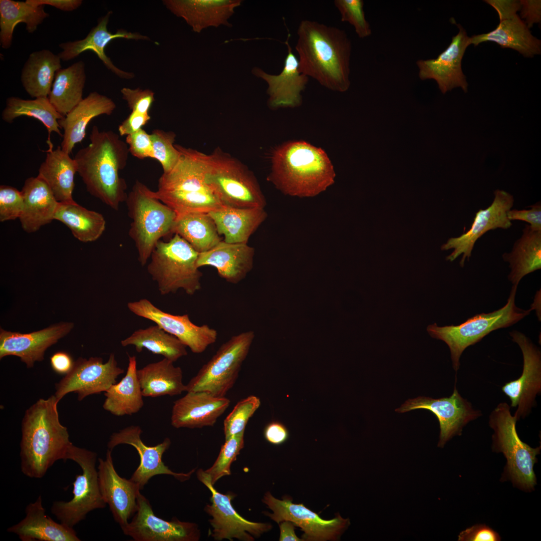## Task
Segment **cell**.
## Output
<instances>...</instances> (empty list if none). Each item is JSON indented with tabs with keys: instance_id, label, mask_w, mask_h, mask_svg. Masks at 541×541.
<instances>
[{
	"instance_id": "obj_37",
	"label": "cell",
	"mask_w": 541,
	"mask_h": 541,
	"mask_svg": "<svg viewBox=\"0 0 541 541\" xmlns=\"http://www.w3.org/2000/svg\"><path fill=\"white\" fill-rule=\"evenodd\" d=\"M163 358L137 369V374L144 397H157L178 395L186 391L180 367Z\"/></svg>"
},
{
	"instance_id": "obj_53",
	"label": "cell",
	"mask_w": 541,
	"mask_h": 541,
	"mask_svg": "<svg viewBox=\"0 0 541 541\" xmlns=\"http://www.w3.org/2000/svg\"><path fill=\"white\" fill-rule=\"evenodd\" d=\"M499 534L485 524H477L466 528L458 536L459 541H499Z\"/></svg>"
},
{
	"instance_id": "obj_7",
	"label": "cell",
	"mask_w": 541,
	"mask_h": 541,
	"mask_svg": "<svg viewBox=\"0 0 541 541\" xmlns=\"http://www.w3.org/2000/svg\"><path fill=\"white\" fill-rule=\"evenodd\" d=\"M517 421L506 402L500 403L492 411L489 417V425L493 430L492 449L502 453L507 461L501 479L510 480L523 491H531L536 484L533 466L541 447L532 448L520 440Z\"/></svg>"
},
{
	"instance_id": "obj_16",
	"label": "cell",
	"mask_w": 541,
	"mask_h": 541,
	"mask_svg": "<svg viewBox=\"0 0 541 541\" xmlns=\"http://www.w3.org/2000/svg\"><path fill=\"white\" fill-rule=\"evenodd\" d=\"M124 373L113 353L106 363L101 357H80L70 372L56 384L54 396L59 402L66 394L74 392L81 401L89 395L106 392Z\"/></svg>"
},
{
	"instance_id": "obj_36",
	"label": "cell",
	"mask_w": 541,
	"mask_h": 541,
	"mask_svg": "<svg viewBox=\"0 0 541 541\" xmlns=\"http://www.w3.org/2000/svg\"><path fill=\"white\" fill-rule=\"evenodd\" d=\"M61 61L58 54L47 49L29 55L22 69L21 81L30 96L34 99L49 97L56 73L62 69Z\"/></svg>"
},
{
	"instance_id": "obj_58",
	"label": "cell",
	"mask_w": 541,
	"mask_h": 541,
	"mask_svg": "<svg viewBox=\"0 0 541 541\" xmlns=\"http://www.w3.org/2000/svg\"><path fill=\"white\" fill-rule=\"evenodd\" d=\"M74 362L72 357L65 352H58L50 358L53 370L59 374L66 375L72 370Z\"/></svg>"
},
{
	"instance_id": "obj_55",
	"label": "cell",
	"mask_w": 541,
	"mask_h": 541,
	"mask_svg": "<svg viewBox=\"0 0 541 541\" xmlns=\"http://www.w3.org/2000/svg\"><path fill=\"white\" fill-rule=\"evenodd\" d=\"M149 114H142L132 111L128 116L119 125L120 136H127L142 128L150 120Z\"/></svg>"
},
{
	"instance_id": "obj_38",
	"label": "cell",
	"mask_w": 541,
	"mask_h": 541,
	"mask_svg": "<svg viewBox=\"0 0 541 541\" xmlns=\"http://www.w3.org/2000/svg\"><path fill=\"white\" fill-rule=\"evenodd\" d=\"M137 360L129 356L127 372L118 383L105 392L103 408L117 416L131 415L144 406L143 396L137 374Z\"/></svg>"
},
{
	"instance_id": "obj_21",
	"label": "cell",
	"mask_w": 541,
	"mask_h": 541,
	"mask_svg": "<svg viewBox=\"0 0 541 541\" xmlns=\"http://www.w3.org/2000/svg\"><path fill=\"white\" fill-rule=\"evenodd\" d=\"M137 509L130 522L122 530L135 541H197L200 537L198 525L176 518L166 520L158 517L141 492Z\"/></svg>"
},
{
	"instance_id": "obj_34",
	"label": "cell",
	"mask_w": 541,
	"mask_h": 541,
	"mask_svg": "<svg viewBox=\"0 0 541 541\" xmlns=\"http://www.w3.org/2000/svg\"><path fill=\"white\" fill-rule=\"evenodd\" d=\"M218 234L227 243H247L250 236L264 221L267 214L264 208H236L223 206L208 212Z\"/></svg>"
},
{
	"instance_id": "obj_2",
	"label": "cell",
	"mask_w": 541,
	"mask_h": 541,
	"mask_svg": "<svg viewBox=\"0 0 541 541\" xmlns=\"http://www.w3.org/2000/svg\"><path fill=\"white\" fill-rule=\"evenodd\" d=\"M90 143L80 149L74 160L77 172L87 191L114 210L125 201L127 184L119 175L126 166L129 150L120 135L112 131H101L93 126Z\"/></svg>"
},
{
	"instance_id": "obj_48",
	"label": "cell",
	"mask_w": 541,
	"mask_h": 541,
	"mask_svg": "<svg viewBox=\"0 0 541 541\" xmlns=\"http://www.w3.org/2000/svg\"><path fill=\"white\" fill-rule=\"evenodd\" d=\"M244 433H241L225 440L213 464L205 470L209 476L212 485L223 476L230 475L231 464L244 447Z\"/></svg>"
},
{
	"instance_id": "obj_43",
	"label": "cell",
	"mask_w": 541,
	"mask_h": 541,
	"mask_svg": "<svg viewBox=\"0 0 541 541\" xmlns=\"http://www.w3.org/2000/svg\"><path fill=\"white\" fill-rule=\"evenodd\" d=\"M121 344L123 347L133 346L138 353L146 349L173 362L187 355L186 347L183 343L157 325L135 331L122 340Z\"/></svg>"
},
{
	"instance_id": "obj_13",
	"label": "cell",
	"mask_w": 541,
	"mask_h": 541,
	"mask_svg": "<svg viewBox=\"0 0 541 541\" xmlns=\"http://www.w3.org/2000/svg\"><path fill=\"white\" fill-rule=\"evenodd\" d=\"M198 480L211 492V504H207L205 511L211 516L209 522L212 527L211 536L215 540L233 538L242 541H253L272 528L267 523L249 521L240 515L232 506L231 501L235 497L232 493L222 494L212 484L209 476L202 469L197 471Z\"/></svg>"
},
{
	"instance_id": "obj_32",
	"label": "cell",
	"mask_w": 541,
	"mask_h": 541,
	"mask_svg": "<svg viewBox=\"0 0 541 541\" xmlns=\"http://www.w3.org/2000/svg\"><path fill=\"white\" fill-rule=\"evenodd\" d=\"M25 512L22 520L7 529L8 532L17 534L22 540H81L73 528L58 523L46 514L41 495L27 506Z\"/></svg>"
},
{
	"instance_id": "obj_51",
	"label": "cell",
	"mask_w": 541,
	"mask_h": 541,
	"mask_svg": "<svg viewBox=\"0 0 541 541\" xmlns=\"http://www.w3.org/2000/svg\"><path fill=\"white\" fill-rule=\"evenodd\" d=\"M121 93L123 99L127 102L132 111L149 114V111L155 100L153 91L139 88L135 89L123 88L121 90Z\"/></svg>"
},
{
	"instance_id": "obj_47",
	"label": "cell",
	"mask_w": 541,
	"mask_h": 541,
	"mask_svg": "<svg viewBox=\"0 0 541 541\" xmlns=\"http://www.w3.org/2000/svg\"><path fill=\"white\" fill-rule=\"evenodd\" d=\"M259 398L249 396L239 401L223 421L225 439L244 432L249 419L260 406Z\"/></svg>"
},
{
	"instance_id": "obj_59",
	"label": "cell",
	"mask_w": 541,
	"mask_h": 541,
	"mask_svg": "<svg viewBox=\"0 0 541 541\" xmlns=\"http://www.w3.org/2000/svg\"><path fill=\"white\" fill-rule=\"evenodd\" d=\"M26 2L36 6H51L64 12L76 10L83 3L82 0H26Z\"/></svg>"
},
{
	"instance_id": "obj_29",
	"label": "cell",
	"mask_w": 541,
	"mask_h": 541,
	"mask_svg": "<svg viewBox=\"0 0 541 541\" xmlns=\"http://www.w3.org/2000/svg\"><path fill=\"white\" fill-rule=\"evenodd\" d=\"M240 0H165L164 6L174 15L183 18L196 33L209 27H229V18Z\"/></svg>"
},
{
	"instance_id": "obj_28",
	"label": "cell",
	"mask_w": 541,
	"mask_h": 541,
	"mask_svg": "<svg viewBox=\"0 0 541 541\" xmlns=\"http://www.w3.org/2000/svg\"><path fill=\"white\" fill-rule=\"evenodd\" d=\"M111 14L112 12L109 11L104 17L100 18L96 26L91 30L84 39L59 44V46L62 51L58 53V55L61 60L63 61H70L85 51H93L104 65L114 74L123 79L133 78L135 76L133 73L120 70L113 64L110 58L106 55L105 48L112 40L118 38L135 40H146L149 39L146 36L123 30H118L115 34L111 33L107 29Z\"/></svg>"
},
{
	"instance_id": "obj_22",
	"label": "cell",
	"mask_w": 541,
	"mask_h": 541,
	"mask_svg": "<svg viewBox=\"0 0 541 541\" xmlns=\"http://www.w3.org/2000/svg\"><path fill=\"white\" fill-rule=\"evenodd\" d=\"M142 430L138 425H131L118 432L113 433L107 444L108 449L120 444H128L134 447L139 457V465L130 478L142 490L152 477L158 475L173 476L180 481L189 479L194 472L193 469L188 473H177L172 471L162 461L164 452L171 445L170 439L166 437L159 444L153 446L146 445L141 438Z\"/></svg>"
},
{
	"instance_id": "obj_3",
	"label": "cell",
	"mask_w": 541,
	"mask_h": 541,
	"mask_svg": "<svg viewBox=\"0 0 541 541\" xmlns=\"http://www.w3.org/2000/svg\"><path fill=\"white\" fill-rule=\"evenodd\" d=\"M54 395L40 399L25 412L22 422L21 468L26 476L41 478L57 460H67L74 445L61 424Z\"/></svg>"
},
{
	"instance_id": "obj_9",
	"label": "cell",
	"mask_w": 541,
	"mask_h": 541,
	"mask_svg": "<svg viewBox=\"0 0 541 541\" xmlns=\"http://www.w3.org/2000/svg\"><path fill=\"white\" fill-rule=\"evenodd\" d=\"M204 180L224 206L264 208L266 205L253 174L220 149L207 154Z\"/></svg>"
},
{
	"instance_id": "obj_56",
	"label": "cell",
	"mask_w": 541,
	"mask_h": 541,
	"mask_svg": "<svg viewBox=\"0 0 541 541\" xmlns=\"http://www.w3.org/2000/svg\"><path fill=\"white\" fill-rule=\"evenodd\" d=\"M521 7V19L524 20V22L528 29L532 27L534 24L539 23L541 20V1L540 0L520 1Z\"/></svg>"
},
{
	"instance_id": "obj_23",
	"label": "cell",
	"mask_w": 541,
	"mask_h": 541,
	"mask_svg": "<svg viewBox=\"0 0 541 541\" xmlns=\"http://www.w3.org/2000/svg\"><path fill=\"white\" fill-rule=\"evenodd\" d=\"M458 34L452 37L447 48L435 59L419 60L416 64L418 76L422 80H434L441 92L445 94L456 87L467 92L468 83L464 75L461 63L466 48L470 44V37L460 25Z\"/></svg>"
},
{
	"instance_id": "obj_24",
	"label": "cell",
	"mask_w": 541,
	"mask_h": 541,
	"mask_svg": "<svg viewBox=\"0 0 541 541\" xmlns=\"http://www.w3.org/2000/svg\"><path fill=\"white\" fill-rule=\"evenodd\" d=\"M97 468L102 497L108 504L114 520L122 530L137 509L139 486L130 479L121 477L113 464L112 451L108 449L105 459L99 458Z\"/></svg>"
},
{
	"instance_id": "obj_41",
	"label": "cell",
	"mask_w": 541,
	"mask_h": 541,
	"mask_svg": "<svg viewBox=\"0 0 541 541\" xmlns=\"http://www.w3.org/2000/svg\"><path fill=\"white\" fill-rule=\"evenodd\" d=\"M45 6H33L25 2L0 0V44L4 49L12 45L13 33L17 24L26 25L27 31L34 33L38 27L49 17Z\"/></svg>"
},
{
	"instance_id": "obj_35",
	"label": "cell",
	"mask_w": 541,
	"mask_h": 541,
	"mask_svg": "<svg viewBox=\"0 0 541 541\" xmlns=\"http://www.w3.org/2000/svg\"><path fill=\"white\" fill-rule=\"evenodd\" d=\"M47 142L49 150L37 176L47 184L58 202L73 201L72 193L77 172L76 161L61 146L53 150L52 142Z\"/></svg>"
},
{
	"instance_id": "obj_31",
	"label": "cell",
	"mask_w": 541,
	"mask_h": 541,
	"mask_svg": "<svg viewBox=\"0 0 541 541\" xmlns=\"http://www.w3.org/2000/svg\"><path fill=\"white\" fill-rule=\"evenodd\" d=\"M116 107L112 99L97 92L90 93L58 121L60 128L64 130L62 149L70 154L75 145L84 139L90 121L102 115H111Z\"/></svg>"
},
{
	"instance_id": "obj_19",
	"label": "cell",
	"mask_w": 541,
	"mask_h": 541,
	"mask_svg": "<svg viewBox=\"0 0 541 541\" xmlns=\"http://www.w3.org/2000/svg\"><path fill=\"white\" fill-rule=\"evenodd\" d=\"M127 307L134 315L154 322L176 337L193 353L203 352L216 341V330L207 325L193 323L188 314L175 315L164 312L147 299L128 302Z\"/></svg>"
},
{
	"instance_id": "obj_14",
	"label": "cell",
	"mask_w": 541,
	"mask_h": 541,
	"mask_svg": "<svg viewBox=\"0 0 541 541\" xmlns=\"http://www.w3.org/2000/svg\"><path fill=\"white\" fill-rule=\"evenodd\" d=\"M497 12L499 19L496 28L487 33L470 37V44L477 46L485 42H492L502 48L513 49L526 58L541 53L540 40L531 33L524 21L517 14L521 7L520 1H484Z\"/></svg>"
},
{
	"instance_id": "obj_42",
	"label": "cell",
	"mask_w": 541,
	"mask_h": 541,
	"mask_svg": "<svg viewBox=\"0 0 541 541\" xmlns=\"http://www.w3.org/2000/svg\"><path fill=\"white\" fill-rule=\"evenodd\" d=\"M54 219L65 224L79 240L92 242L104 232L106 221L100 213L89 210L76 203L59 202Z\"/></svg>"
},
{
	"instance_id": "obj_27",
	"label": "cell",
	"mask_w": 541,
	"mask_h": 541,
	"mask_svg": "<svg viewBox=\"0 0 541 541\" xmlns=\"http://www.w3.org/2000/svg\"><path fill=\"white\" fill-rule=\"evenodd\" d=\"M230 403L225 397H215L207 392H187L174 402L171 424L176 428L213 426Z\"/></svg>"
},
{
	"instance_id": "obj_52",
	"label": "cell",
	"mask_w": 541,
	"mask_h": 541,
	"mask_svg": "<svg viewBox=\"0 0 541 541\" xmlns=\"http://www.w3.org/2000/svg\"><path fill=\"white\" fill-rule=\"evenodd\" d=\"M125 142L134 157L140 159L154 158L151 135L143 128L126 136Z\"/></svg>"
},
{
	"instance_id": "obj_57",
	"label": "cell",
	"mask_w": 541,
	"mask_h": 541,
	"mask_svg": "<svg viewBox=\"0 0 541 541\" xmlns=\"http://www.w3.org/2000/svg\"><path fill=\"white\" fill-rule=\"evenodd\" d=\"M263 435L267 442L276 445L285 443L289 437V432L287 427L277 421H272L266 425Z\"/></svg>"
},
{
	"instance_id": "obj_45",
	"label": "cell",
	"mask_w": 541,
	"mask_h": 541,
	"mask_svg": "<svg viewBox=\"0 0 541 541\" xmlns=\"http://www.w3.org/2000/svg\"><path fill=\"white\" fill-rule=\"evenodd\" d=\"M24 116L34 118L44 125L49 134L47 141H51L53 132L63 137L58 121L64 116L57 112L48 97L30 100L14 96L8 98L2 113L3 120L12 123L16 118Z\"/></svg>"
},
{
	"instance_id": "obj_50",
	"label": "cell",
	"mask_w": 541,
	"mask_h": 541,
	"mask_svg": "<svg viewBox=\"0 0 541 541\" xmlns=\"http://www.w3.org/2000/svg\"><path fill=\"white\" fill-rule=\"evenodd\" d=\"M24 207V199L21 191L8 185L0 186V221L15 220L20 218Z\"/></svg>"
},
{
	"instance_id": "obj_12",
	"label": "cell",
	"mask_w": 541,
	"mask_h": 541,
	"mask_svg": "<svg viewBox=\"0 0 541 541\" xmlns=\"http://www.w3.org/2000/svg\"><path fill=\"white\" fill-rule=\"evenodd\" d=\"M68 459L79 464L82 473L76 475L73 483V498L69 501H55L52 505L51 512L61 523L73 528L84 520L89 512L104 508L106 503L99 487L96 466L97 454L74 445Z\"/></svg>"
},
{
	"instance_id": "obj_40",
	"label": "cell",
	"mask_w": 541,
	"mask_h": 541,
	"mask_svg": "<svg viewBox=\"0 0 541 541\" xmlns=\"http://www.w3.org/2000/svg\"><path fill=\"white\" fill-rule=\"evenodd\" d=\"M86 80L85 63L82 61L56 72L48 98L62 116H65L83 99Z\"/></svg>"
},
{
	"instance_id": "obj_1",
	"label": "cell",
	"mask_w": 541,
	"mask_h": 541,
	"mask_svg": "<svg viewBox=\"0 0 541 541\" xmlns=\"http://www.w3.org/2000/svg\"><path fill=\"white\" fill-rule=\"evenodd\" d=\"M297 35L300 72L332 91H347L352 45L346 32L305 20L300 22Z\"/></svg>"
},
{
	"instance_id": "obj_4",
	"label": "cell",
	"mask_w": 541,
	"mask_h": 541,
	"mask_svg": "<svg viewBox=\"0 0 541 541\" xmlns=\"http://www.w3.org/2000/svg\"><path fill=\"white\" fill-rule=\"evenodd\" d=\"M271 163L267 180L286 195L313 197L335 182L334 167L325 151L304 141L277 147Z\"/></svg>"
},
{
	"instance_id": "obj_20",
	"label": "cell",
	"mask_w": 541,
	"mask_h": 541,
	"mask_svg": "<svg viewBox=\"0 0 541 541\" xmlns=\"http://www.w3.org/2000/svg\"><path fill=\"white\" fill-rule=\"evenodd\" d=\"M494 198L492 203L485 209H480L475 213L470 229L461 235L449 238L441 246L442 250L453 249L446 259L453 261L462 255L459 262L463 267L467 259L469 260L476 241L484 233L497 228L507 229L512 225L508 218L507 213L514 203L512 195L499 189L494 192Z\"/></svg>"
},
{
	"instance_id": "obj_30",
	"label": "cell",
	"mask_w": 541,
	"mask_h": 541,
	"mask_svg": "<svg viewBox=\"0 0 541 541\" xmlns=\"http://www.w3.org/2000/svg\"><path fill=\"white\" fill-rule=\"evenodd\" d=\"M254 254V248L247 243L221 240L210 249L198 253L196 266H213L226 282L236 284L252 269Z\"/></svg>"
},
{
	"instance_id": "obj_33",
	"label": "cell",
	"mask_w": 541,
	"mask_h": 541,
	"mask_svg": "<svg viewBox=\"0 0 541 541\" xmlns=\"http://www.w3.org/2000/svg\"><path fill=\"white\" fill-rule=\"evenodd\" d=\"M21 191L24 207L19 219L26 232H36L54 220L59 202L44 180L38 176L28 178Z\"/></svg>"
},
{
	"instance_id": "obj_18",
	"label": "cell",
	"mask_w": 541,
	"mask_h": 541,
	"mask_svg": "<svg viewBox=\"0 0 541 541\" xmlns=\"http://www.w3.org/2000/svg\"><path fill=\"white\" fill-rule=\"evenodd\" d=\"M417 409L431 412L437 418L440 427L438 447H443L448 441L456 435H461L463 428L470 422L482 415L480 410L473 408L471 403L463 398L455 385L449 397L434 399L418 397L407 400L399 408L398 413Z\"/></svg>"
},
{
	"instance_id": "obj_17",
	"label": "cell",
	"mask_w": 541,
	"mask_h": 541,
	"mask_svg": "<svg viewBox=\"0 0 541 541\" xmlns=\"http://www.w3.org/2000/svg\"><path fill=\"white\" fill-rule=\"evenodd\" d=\"M512 340L520 347L523 356V369L517 379L506 383L502 391L510 399V407H516L514 416L524 419L535 406V398L541 392V353L539 348L523 333L509 332Z\"/></svg>"
},
{
	"instance_id": "obj_15",
	"label": "cell",
	"mask_w": 541,
	"mask_h": 541,
	"mask_svg": "<svg viewBox=\"0 0 541 541\" xmlns=\"http://www.w3.org/2000/svg\"><path fill=\"white\" fill-rule=\"evenodd\" d=\"M273 513H263L278 523L288 520L301 528L304 533L303 539L310 541L337 540L350 525L349 518L337 514L330 520H325L303 503L296 504L289 497L282 500L274 497L270 492L264 494L262 500Z\"/></svg>"
},
{
	"instance_id": "obj_25",
	"label": "cell",
	"mask_w": 541,
	"mask_h": 541,
	"mask_svg": "<svg viewBox=\"0 0 541 541\" xmlns=\"http://www.w3.org/2000/svg\"><path fill=\"white\" fill-rule=\"evenodd\" d=\"M71 322H61L30 333L0 330V359L8 356L19 357L28 368L44 360L46 350L67 335L73 328Z\"/></svg>"
},
{
	"instance_id": "obj_11",
	"label": "cell",
	"mask_w": 541,
	"mask_h": 541,
	"mask_svg": "<svg viewBox=\"0 0 541 541\" xmlns=\"http://www.w3.org/2000/svg\"><path fill=\"white\" fill-rule=\"evenodd\" d=\"M254 338V332L248 331L222 344L186 385V392L205 391L215 397H225L237 380Z\"/></svg>"
},
{
	"instance_id": "obj_39",
	"label": "cell",
	"mask_w": 541,
	"mask_h": 541,
	"mask_svg": "<svg viewBox=\"0 0 541 541\" xmlns=\"http://www.w3.org/2000/svg\"><path fill=\"white\" fill-rule=\"evenodd\" d=\"M502 256L509 263L508 280L517 287L525 276L541 268V231L533 230L526 224L511 251L504 253Z\"/></svg>"
},
{
	"instance_id": "obj_8",
	"label": "cell",
	"mask_w": 541,
	"mask_h": 541,
	"mask_svg": "<svg viewBox=\"0 0 541 541\" xmlns=\"http://www.w3.org/2000/svg\"><path fill=\"white\" fill-rule=\"evenodd\" d=\"M198 252L177 234L168 242L159 240L147 269L161 295L182 289L189 295L200 290L202 273L196 266Z\"/></svg>"
},
{
	"instance_id": "obj_49",
	"label": "cell",
	"mask_w": 541,
	"mask_h": 541,
	"mask_svg": "<svg viewBox=\"0 0 541 541\" xmlns=\"http://www.w3.org/2000/svg\"><path fill=\"white\" fill-rule=\"evenodd\" d=\"M334 4L341 14V21L352 25L360 38L371 35L372 31L365 17L363 0H335Z\"/></svg>"
},
{
	"instance_id": "obj_26",
	"label": "cell",
	"mask_w": 541,
	"mask_h": 541,
	"mask_svg": "<svg viewBox=\"0 0 541 541\" xmlns=\"http://www.w3.org/2000/svg\"><path fill=\"white\" fill-rule=\"evenodd\" d=\"M290 36L289 33L285 42L288 54L280 74L271 75L258 67H254L252 70L254 75L264 80L267 84L268 105L272 109L300 106L302 103L301 92L305 90L309 81V77L299 70V60L289 43Z\"/></svg>"
},
{
	"instance_id": "obj_6",
	"label": "cell",
	"mask_w": 541,
	"mask_h": 541,
	"mask_svg": "<svg viewBox=\"0 0 541 541\" xmlns=\"http://www.w3.org/2000/svg\"><path fill=\"white\" fill-rule=\"evenodd\" d=\"M146 185L136 180L125 202L132 219L129 235L134 242L138 260L146 264L160 238L173 233L176 213L154 197Z\"/></svg>"
},
{
	"instance_id": "obj_60",
	"label": "cell",
	"mask_w": 541,
	"mask_h": 541,
	"mask_svg": "<svg viewBox=\"0 0 541 541\" xmlns=\"http://www.w3.org/2000/svg\"><path fill=\"white\" fill-rule=\"evenodd\" d=\"M296 525L291 521H283L280 524V541H301L303 539L299 538L295 533Z\"/></svg>"
},
{
	"instance_id": "obj_54",
	"label": "cell",
	"mask_w": 541,
	"mask_h": 541,
	"mask_svg": "<svg viewBox=\"0 0 541 541\" xmlns=\"http://www.w3.org/2000/svg\"><path fill=\"white\" fill-rule=\"evenodd\" d=\"M528 209H510L507 213L510 220H521L527 222L533 230L541 231V204L538 202L528 206Z\"/></svg>"
},
{
	"instance_id": "obj_5",
	"label": "cell",
	"mask_w": 541,
	"mask_h": 541,
	"mask_svg": "<svg viewBox=\"0 0 541 541\" xmlns=\"http://www.w3.org/2000/svg\"><path fill=\"white\" fill-rule=\"evenodd\" d=\"M181 153L177 165L163 173L153 195L172 209L177 216L191 212H206L224 205L205 183L207 154L175 144Z\"/></svg>"
},
{
	"instance_id": "obj_46",
	"label": "cell",
	"mask_w": 541,
	"mask_h": 541,
	"mask_svg": "<svg viewBox=\"0 0 541 541\" xmlns=\"http://www.w3.org/2000/svg\"><path fill=\"white\" fill-rule=\"evenodd\" d=\"M150 135L153 159L160 163L163 173L170 171L177 165L181 157V152L174 144L176 134L171 131L155 129Z\"/></svg>"
},
{
	"instance_id": "obj_44",
	"label": "cell",
	"mask_w": 541,
	"mask_h": 541,
	"mask_svg": "<svg viewBox=\"0 0 541 541\" xmlns=\"http://www.w3.org/2000/svg\"><path fill=\"white\" fill-rule=\"evenodd\" d=\"M173 233L180 236L198 253L210 249L222 240L213 220L206 212L177 216Z\"/></svg>"
},
{
	"instance_id": "obj_10",
	"label": "cell",
	"mask_w": 541,
	"mask_h": 541,
	"mask_svg": "<svg viewBox=\"0 0 541 541\" xmlns=\"http://www.w3.org/2000/svg\"><path fill=\"white\" fill-rule=\"evenodd\" d=\"M517 287L512 286L507 303L497 310L477 314L456 326L439 327L434 323L427 327L432 338L443 341L448 346L456 372L459 369L460 358L465 349L479 342L491 332L511 326L530 313L531 309L526 310L516 306Z\"/></svg>"
}]
</instances>
